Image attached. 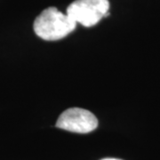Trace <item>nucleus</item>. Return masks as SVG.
Here are the masks:
<instances>
[{"instance_id":"obj_4","label":"nucleus","mask_w":160,"mask_h":160,"mask_svg":"<svg viewBox=\"0 0 160 160\" xmlns=\"http://www.w3.org/2000/svg\"><path fill=\"white\" fill-rule=\"evenodd\" d=\"M102 160H120V159H116V158H105Z\"/></svg>"},{"instance_id":"obj_2","label":"nucleus","mask_w":160,"mask_h":160,"mask_svg":"<svg viewBox=\"0 0 160 160\" xmlns=\"http://www.w3.org/2000/svg\"><path fill=\"white\" fill-rule=\"evenodd\" d=\"M109 0H76L67 8V15L75 22L92 27L109 14Z\"/></svg>"},{"instance_id":"obj_3","label":"nucleus","mask_w":160,"mask_h":160,"mask_svg":"<svg viewBox=\"0 0 160 160\" xmlns=\"http://www.w3.org/2000/svg\"><path fill=\"white\" fill-rule=\"evenodd\" d=\"M56 126L66 131L87 133L97 128L98 120L89 110L70 108L61 114L56 122Z\"/></svg>"},{"instance_id":"obj_1","label":"nucleus","mask_w":160,"mask_h":160,"mask_svg":"<svg viewBox=\"0 0 160 160\" xmlns=\"http://www.w3.org/2000/svg\"><path fill=\"white\" fill-rule=\"evenodd\" d=\"M77 23L72 19L49 7L42 12L34 22V31L42 39L54 41L65 38L76 29Z\"/></svg>"}]
</instances>
